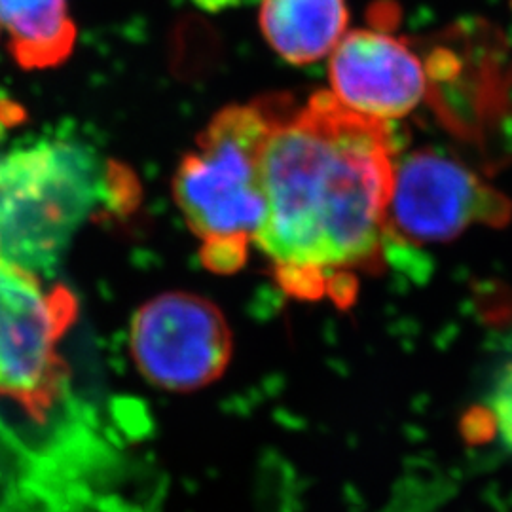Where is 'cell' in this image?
Returning a JSON list of instances; mask_svg holds the SVG:
<instances>
[{
	"instance_id": "cell-1",
	"label": "cell",
	"mask_w": 512,
	"mask_h": 512,
	"mask_svg": "<svg viewBox=\"0 0 512 512\" xmlns=\"http://www.w3.org/2000/svg\"><path fill=\"white\" fill-rule=\"evenodd\" d=\"M395 145L385 122L351 112L332 93L304 107L277 95L262 150L260 251L279 287L300 300L346 308L361 272H378L389 236Z\"/></svg>"
},
{
	"instance_id": "cell-2",
	"label": "cell",
	"mask_w": 512,
	"mask_h": 512,
	"mask_svg": "<svg viewBox=\"0 0 512 512\" xmlns=\"http://www.w3.org/2000/svg\"><path fill=\"white\" fill-rule=\"evenodd\" d=\"M275 109L277 95L219 110L175 171L173 198L215 274L241 270L264 217L260 160Z\"/></svg>"
},
{
	"instance_id": "cell-3",
	"label": "cell",
	"mask_w": 512,
	"mask_h": 512,
	"mask_svg": "<svg viewBox=\"0 0 512 512\" xmlns=\"http://www.w3.org/2000/svg\"><path fill=\"white\" fill-rule=\"evenodd\" d=\"M110 165L80 143L40 139L0 156V251L33 272L54 266L80 224L109 209Z\"/></svg>"
},
{
	"instance_id": "cell-4",
	"label": "cell",
	"mask_w": 512,
	"mask_h": 512,
	"mask_svg": "<svg viewBox=\"0 0 512 512\" xmlns=\"http://www.w3.org/2000/svg\"><path fill=\"white\" fill-rule=\"evenodd\" d=\"M76 311L67 287L44 285L0 251V399L35 420H44L65 391L69 368L59 342Z\"/></svg>"
},
{
	"instance_id": "cell-5",
	"label": "cell",
	"mask_w": 512,
	"mask_h": 512,
	"mask_svg": "<svg viewBox=\"0 0 512 512\" xmlns=\"http://www.w3.org/2000/svg\"><path fill=\"white\" fill-rule=\"evenodd\" d=\"M129 348L147 382L188 393L217 382L226 372L234 336L224 313L209 298L164 293L135 313Z\"/></svg>"
},
{
	"instance_id": "cell-6",
	"label": "cell",
	"mask_w": 512,
	"mask_h": 512,
	"mask_svg": "<svg viewBox=\"0 0 512 512\" xmlns=\"http://www.w3.org/2000/svg\"><path fill=\"white\" fill-rule=\"evenodd\" d=\"M512 203L454 158L416 150L397 158L387 224L412 243H446L473 226H505Z\"/></svg>"
},
{
	"instance_id": "cell-7",
	"label": "cell",
	"mask_w": 512,
	"mask_h": 512,
	"mask_svg": "<svg viewBox=\"0 0 512 512\" xmlns=\"http://www.w3.org/2000/svg\"><path fill=\"white\" fill-rule=\"evenodd\" d=\"M329 80L340 105L385 124L418 109L429 93L425 57L382 29L346 33L330 54Z\"/></svg>"
},
{
	"instance_id": "cell-8",
	"label": "cell",
	"mask_w": 512,
	"mask_h": 512,
	"mask_svg": "<svg viewBox=\"0 0 512 512\" xmlns=\"http://www.w3.org/2000/svg\"><path fill=\"white\" fill-rule=\"evenodd\" d=\"M260 31L275 54L311 65L332 54L348 33L346 0H262Z\"/></svg>"
},
{
	"instance_id": "cell-9",
	"label": "cell",
	"mask_w": 512,
	"mask_h": 512,
	"mask_svg": "<svg viewBox=\"0 0 512 512\" xmlns=\"http://www.w3.org/2000/svg\"><path fill=\"white\" fill-rule=\"evenodd\" d=\"M0 27L19 67L29 71L61 65L76 44L67 0H0Z\"/></svg>"
},
{
	"instance_id": "cell-10",
	"label": "cell",
	"mask_w": 512,
	"mask_h": 512,
	"mask_svg": "<svg viewBox=\"0 0 512 512\" xmlns=\"http://www.w3.org/2000/svg\"><path fill=\"white\" fill-rule=\"evenodd\" d=\"M488 412L497 433L512 448V353L495 376Z\"/></svg>"
},
{
	"instance_id": "cell-11",
	"label": "cell",
	"mask_w": 512,
	"mask_h": 512,
	"mask_svg": "<svg viewBox=\"0 0 512 512\" xmlns=\"http://www.w3.org/2000/svg\"><path fill=\"white\" fill-rule=\"evenodd\" d=\"M16 107L14 105H6V107H0V135L4 128H8L10 124H14L16 120Z\"/></svg>"
}]
</instances>
